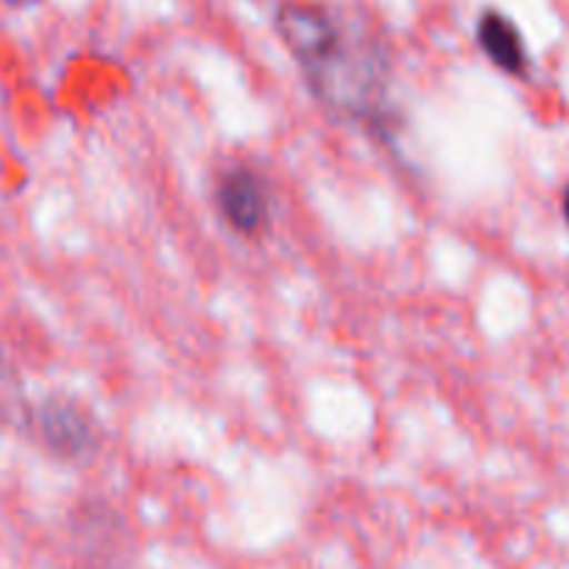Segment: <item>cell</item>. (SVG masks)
<instances>
[{
    "instance_id": "4",
    "label": "cell",
    "mask_w": 569,
    "mask_h": 569,
    "mask_svg": "<svg viewBox=\"0 0 569 569\" xmlns=\"http://www.w3.org/2000/svg\"><path fill=\"white\" fill-rule=\"evenodd\" d=\"M475 42L480 53L495 64L500 73L511 79H525L530 70V51L519 26L500 9H483L475 23Z\"/></svg>"
},
{
    "instance_id": "1",
    "label": "cell",
    "mask_w": 569,
    "mask_h": 569,
    "mask_svg": "<svg viewBox=\"0 0 569 569\" xmlns=\"http://www.w3.org/2000/svg\"><path fill=\"white\" fill-rule=\"evenodd\" d=\"M273 31L316 103L377 140H391L393 59L369 23L321 0H282Z\"/></svg>"
},
{
    "instance_id": "6",
    "label": "cell",
    "mask_w": 569,
    "mask_h": 569,
    "mask_svg": "<svg viewBox=\"0 0 569 569\" xmlns=\"http://www.w3.org/2000/svg\"><path fill=\"white\" fill-rule=\"evenodd\" d=\"M561 212H563V221L569 223V182H567V188H563V193H561Z\"/></svg>"
},
{
    "instance_id": "2",
    "label": "cell",
    "mask_w": 569,
    "mask_h": 569,
    "mask_svg": "<svg viewBox=\"0 0 569 569\" xmlns=\"http://www.w3.org/2000/svg\"><path fill=\"white\" fill-rule=\"evenodd\" d=\"M31 439L64 463H87L98 456L101 427L79 399L68 393H48L34 402Z\"/></svg>"
},
{
    "instance_id": "3",
    "label": "cell",
    "mask_w": 569,
    "mask_h": 569,
    "mask_svg": "<svg viewBox=\"0 0 569 569\" xmlns=\"http://www.w3.org/2000/svg\"><path fill=\"white\" fill-rule=\"evenodd\" d=\"M212 201L221 221L238 238L260 240L271 227V193L266 179L246 162H234L218 173Z\"/></svg>"
},
{
    "instance_id": "5",
    "label": "cell",
    "mask_w": 569,
    "mask_h": 569,
    "mask_svg": "<svg viewBox=\"0 0 569 569\" xmlns=\"http://www.w3.org/2000/svg\"><path fill=\"white\" fill-rule=\"evenodd\" d=\"M31 416H34V402L29 399L23 377L0 349V427L31 439Z\"/></svg>"
}]
</instances>
